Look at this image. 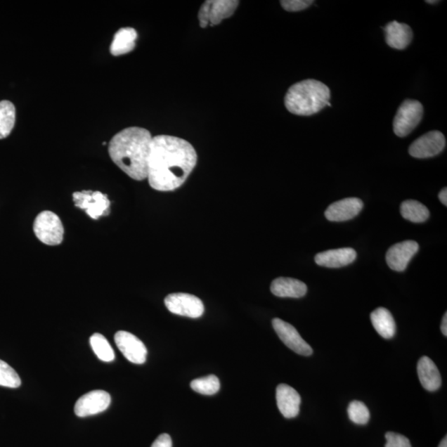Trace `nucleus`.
Listing matches in <instances>:
<instances>
[{
	"label": "nucleus",
	"mask_w": 447,
	"mask_h": 447,
	"mask_svg": "<svg viewBox=\"0 0 447 447\" xmlns=\"http://www.w3.org/2000/svg\"><path fill=\"white\" fill-rule=\"evenodd\" d=\"M372 327L382 337L391 339L396 333V323L392 314L384 307H379L370 315Z\"/></svg>",
	"instance_id": "obj_21"
},
{
	"label": "nucleus",
	"mask_w": 447,
	"mask_h": 447,
	"mask_svg": "<svg viewBox=\"0 0 447 447\" xmlns=\"http://www.w3.org/2000/svg\"><path fill=\"white\" fill-rule=\"evenodd\" d=\"M34 231L41 243L55 246L62 243L64 227L60 219L49 211L41 212L35 219Z\"/></svg>",
	"instance_id": "obj_4"
},
{
	"label": "nucleus",
	"mask_w": 447,
	"mask_h": 447,
	"mask_svg": "<svg viewBox=\"0 0 447 447\" xmlns=\"http://www.w3.org/2000/svg\"><path fill=\"white\" fill-rule=\"evenodd\" d=\"M151 447H172V441L169 434H162L153 442Z\"/></svg>",
	"instance_id": "obj_30"
},
{
	"label": "nucleus",
	"mask_w": 447,
	"mask_h": 447,
	"mask_svg": "<svg viewBox=\"0 0 447 447\" xmlns=\"http://www.w3.org/2000/svg\"><path fill=\"white\" fill-rule=\"evenodd\" d=\"M90 343L93 351L95 352L101 361L111 362L115 360V356L113 348L111 347L104 335L99 333L92 335Z\"/></svg>",
	"instance_id": "obj_24"
},
{
	"label": "nucleus",
	"mask_w": 447,
	"mask_h": 447,
	"mask_svg": "<svg viewBox=\"0 0 447 447\" xmlns=\"http://www.w3.org/2000/svg\"><path fill=\"white\" fill-rule=\"evenodd\" d=\"M363 207H364V203L361 199L346 198L330 205L325 212V216L330 221H346L358 216Z\"/></svg>",
	"instance_id": "obj_14"
},
{
	"label": "nucleus",
	"mask_w": 447,
	"mask_h": 447,
	"mask_svg": "<svg viewBox=\"0 0 447 447\" xmlns=\"http://www.w3.org/2000/svg\"><path fill=\"white\" fill-rule=\"evenodd\" d=\"M273 295L279 297L300 298L306 294L307 287L304 282L291 278H278L270 287Z\"/></svg>",
	"instance_id": "obj_19"
},
{
	"label": "nucleus",
	"mask_w": 447,
	"mask_h": 447,
	"mask_svg": "<svg viewBox=\"0 0 447 447\" xmlns=\"http://www.w3.org/2000/svg\"><path fill=\"white\" fill-rule=\"evenodd\" d=\"M426 3H428V4H434V3H439V1H436V0H435V1H426Z\"/></svg>",
	"instance_id": "obj_34"
},
{
	"label": "nucleus",
	"mask_w": 447,
	"mask_h": 447,
	"mask_svg": "<svg viewBox=\"0 0 447 447\" xmlns=\"http://www.w3.org/2000/svg\"><path fill=\"white\" fill-rule=\"evenodd\" d=\"M330 91L324 83L309 79L297 82L288 89L284 103L290 113L310 116L318 113L330 103Z\"/></svg>",
	"instance_id": "obj_3"
},
{
	"label": "nucleus",
	"mask_w": 447,
	"mask_h": 447,
	"mask_svg": "<svg viewBox=\"0 0 447 447\" xmlns=\"http://www.w3.org/2000/svg\"><path fill=\"white\" fill-rule=\"evenodd\" d=\"M20 385L21 380L17 372L6 362L0 360V386L17 389Z\"/></svg>",
	"instance_id": "obj_27"
},
{
	"label": "nucleus",
	"mask_w": 447,
	"mask_h": 447,
	"mask_svg": "<svg viewBox=\"0 0 447 447\" xmlns=\"http://www.w3.org/2000/svg\"><path fill=\"white\" fill-rule=\"evenodd\" d=\"M16 120L15 106L8 101H0V139L11 134Z\"/></svg>",
	"instance_id": "obj_23"
},
{
	"label": "nucleus",
	"mask_w": 447,
	"mask_h": 447,
	"mask_svg": "<svg viewBox=\"0 0 447 447\" xmlns=\"http://www.w3.org/2000/svg\"><path fill=\"white\" fill-rule=\"evenodd\" d=\"M190 385L195 392L204 395L216 394L221 388L220 380L215 375L194 380Z\"/></svg>",
	"instance_id": "obj_25"
},
{
	"label": "nucleus",
	"mask_w": 447,
	"mask_h": 447,
	"mask_svg": "<svg viewBox=\"0 0 447 447\" xmlns=\"http://www.w3.org/2000/svg\"><path fill=\"white\" fill-rule=\"evenodd\" d=\"M386 43L390 48L403 50L411 44L413 34L411 27L406 23L393 21L384 27Z\"/></svg>",
	"instance_id": "obj_17"
},
{
	"label": "nucleus",
	"mask_w": 447,
	"mask_h": 447,
	"mask_svg": "<svg viewBox=\"0 0 447 447\" xmlns=\"http://www.w3.org/2000/svg\"><path fill=\"white\" fill-rule=\"evenodd\" d=\"M423 106L413 100L404 101L394 119V131L399 137H406L417 127L423 117Z\"/></svg>",
	"instance_id": "obj_5"
},
{
	"label": "nucleus",
	"mask_w": 447,
	"mask_h": 447,
	"mask_svg": "<svg viewBox=\"0 0 447 447\" xmlns=\"http://www.w3.org/2000/svg\"><path fill=\"white\" fill-rule=\"evenodd\" d=\"M240 1L236 0H209L205 2L198 13L200 26L207 27L217 25L226 18L234 15Z\"/></svg>",
	"instance_id": "obj_6"
},
{
	"label": "nucleus",
	"mask_w": 447,
	"mask_h": 447,
	"mask_svg": "<svg viewBox=\"0 0 447 447\" xmlns=\"http://www.w3.org/2000/svg\"><path fill=\"white\" fill-rule=\"evenodd\" d=\"M441 330L442 334L447 337V314L445 313L443 318H442V323L441 325Z\"/></svg>",
	"instance_id": "obj_32"
},
{
	"label": "nucleus",
	"mask_w": 447,
	"mask_h": 447,
	"mask_svg": "<svg viewBox=\"0 0 447 447\" xmlns=\"http://www.w3.org/2000/svg\"><path fill=\"white\" fill-rule=\"evenodd\" d=\"M400 212L404 219L413 223L425 222L430 216L429 209L425 205L413 200L403 202Z\"/></svg>",
	"instance_id": "obj_22"
},
{
	"label": "nucleus",
	"mask_w": 447,
	"mask_h": 447,
	"mask_svg": "<svg viewBox=\"0 0 447 447\" xmlns=\"http://www.w3.org/2000/svg\"><path fill=\"white\" fill-rule=\"evenodd\" d=\"M419 245L416 241L400 242L391 247L386 254V262L389 267L397 272H403L407 268L410 261L418 252Z\"/></svg>",
	"instance_id": "obj_13"
},
{
	"label": "nucleus",
	"mask_w": 447,
	"mask_h": 447,
	"mask_svg": "<svg viewBox=\"0 0 447 447\" xmlns=\"http://www.w3.org/2000/svg\"><path fill=\"white\" fill-rule=\"evenodd\" d=\"M138 34L132 27H123L115 34L113 41L110 46V53L113 56L127 54L134 49L136 46Z\"/></svg>",
	"instance_id": "obj_20"
},
{
	"label": "nucleus",
	"mask_w": 447,
	"mask_h": 447,
	"mask_svg": "<svg viewBox=\"0 0 447 447\" xmlns=\"http://www.w3.org/2000/svg\"><path fill=\"white\" fill-rule=\"evenodd\" d=\"M348 415L351 420L358 425H366L370 417L369 408L361 401H353L349 405Z\"/></svg>",
	"instance_id": "obj_26"
},
{
	"label": "nucleus",
	"mask_w": 447,
	"mask_h": 447,
	"mask_svg": "<svg viewBox=\"0 0 447 447\" xmlns=\"http://www.w3.org/2000/svg\"><path fill=\"white\" fill-rule=\"evenodd\" d=\"M356 257V250L351 248L330 250L316 254L315 262L319 266L337 268L352 264Z\"/></svg>",
	"instance_id": "obj_16"
},
{
	"label": "nucleus",
	"mask_w": 447,
	"mask_h": 447,
	"mask_svg": "<svg viewBox=\"0 0 447 447\" xmlns=\"http://www.w3.org/2000/svg\"><path fill=\"white\" fill-rule=\"evenodd\" d=\"M385 439V447H412L407 437L399 433L387 432Z\"/></svg>",
	"instance_id": "obj_28"
},
{
	"label": "nucleus",
	"mask_w": 447,
	"mask_h": 447,
	"mask_svg": "<svg viewBox=\"0 0 447 447\" xmlns=\"http://www.w3.org/2000/svg\"><path fill=\"white\" fill-rule=\"evenodd\" d=\"M272 324L278 337L292 351L301 356L313 355V348L302 339L293 325L279 318H274Z\"/></svg>",
	"instance_id": "obj_10"
},
{
	"label": "nucleus",
	"mask_w": 447,
	"mask_h": 447,
	"mask_svg": "<svg viewBox=\"0 0 447 447\" xmlns=\"http://www.w3.org/2000/svg\"><path fill=\"white\" fill-rule=\"evenodd\" d=\"M152 139L146 129L130 127L121 130L110 142V157L129 178L146 179Z\"/></svg>",
	"instance_id": "obj_2"
},
{
	"label": "nucleus",
	"mask_w": 447,
	"mask_h": 447,
	"mask_svg": "<svg viewBox=\"0 0 447 447\" xmlns=\"http://www.w3.org/2000/svg\"><path fill=\"white\" fill-rule=\"evenodd\" d=\"M417 375L422 387L426 390L434 392L441 387L440 372L429 357L423 356L418 361Z\"/></svg>",
	"instance_id": "obj_18"
},
{
	"label": "nucleus",
	"mask_w": 447,
	"mask_h": 447,
	"mask_svg": "<svg viewBox=\"0 0 447 447\" xmlns=\"http://www.w3.org/2000/svg\"><path fill=\"white\" fill-rule=\"evenodd\" d=\"M446 141L444 134L433 130L416 139L410 145L409 155L416 158H429L439 155L444 150Z\"/></svg>",
	"instance_id": "obj_9"
},
{
	"label": "nucleus",
	"mask_w": 447,
	"mask_h": 447,
	"mask_svg": "<svg viewBox=\"0 0 447 447\" xmlns=\"http://www.w3.org/2000/svg\"><path fill=\"white\" fill-rule=\"evenodd\" d=\"M197 162V152L185 139L169 135L153 137L148 158V183L160 192L178 189L192 174Z\"/></svg>",
	"instance_id": "obj_1"
},
{
	"label": "nucleus",
	"mask_w": 447,
	"mask_h": 447,
	"mask_svg": "<svg viewBox=\"0 0 447 447\" xmlns=\"http://www.w3.org/2000/svg\"><path fill=\"white\" fill-rule=\"evenodd\" d=\"M115 342L129 361L138 365H142L146 361L147 348L134 335L119 330L115 335Z\"/></svg>",
	"instance_id": "obj_12"
},
{
	"label": "nucleus",
	"mask_w": 447,
	"mask_h": 447,
	"mask_svg": "<svg viewBox=\"0 0 447 447\" xmlns=\"http://www.w3.org/2000/svg\"><path fill=\"white\" fill-rule=\"evenodd\" d=\"M439 447H447V439H446V436H445V439L441 441V443H440Z\"/></svg>",
	"instance_id": "obj_33"
},
{
	"label": "nucleus",
	"mask_w": 447,
	"mask_h": 447,
	"mask_svg": "<svg viewBox=\"0 0 447 447\" xmlns=\"http://www.w3.org/2000/svg\"><path fill=\"white\" fill-rule=\"evenodd\" d=\"M72 197L74 206L84 209L94 220L110 214V202L104 193L88 190L74 193Z\"/></svg>",
	"instance_id": "obj_7"
},
{
	"label": "nucleus",
	"mask_w": 447,
	"mask_h": 447,
	"mask_svg": "<svg viewBox=\"0 0 447 447\" xmlns=\"http://www.w3.org/2000/svg\"><path fill=\"white\" fill-rule=\"evenodd\" d=\"M280 3L286 11L298 12L309 8L314 1L313 0H283Z\"/></svg>",
	"instance_id": "obj_29"
},
{
	"label": "nucleus",
	"mask_w": 447,
	"mask_h": 447,
	"mask_svg": "<svg viewBox=\"0 0 447 447\" xmlns=\"http://www.w3.org/2000/svg\"><path fill=\"white\" fill-rule=\"evenodd\" d=\"M110 403L111 397L108 393L104 390H94L77 400L74 412L79 417L96 415L105 411Z\"/></svg>",
	"instance_id": "obj_11"
},
{
	"label": "nucleus",
	"mask_w": 447,
	"mask_h": 447,
	"mask_svg": "<svg viewBox=\"0 0 447 447\" xmlns=\"http://www.w3.org/2000/svg\"><path fill=\"white\" fill-rule=\"evenodd\" d=\"M439 200L445 207L447 206V189L446 188L442 189L439 193Z\"/></svg>",
	"instance_id": "obj_31"
},
{
	"label": "nucleus",
	"mask_w": 447,
	"mask_h": 447,
	"mask_svg": "<svg viewBox=\"0 0 447 447\" xmlns=\"http://www.w3.org/2000/svg\"><path fill=\"white\" fill-rule=\"evenodd\" d=\"M276 400L279 411L284 417L293 418L299 414L301 397L291 386L279 384L276 390Z\"/></svg>",
	"instance_id": "obj_15"
},
{
	"label": "nucleus",
	"mask_w": 447,
	"mask_h": 447,
	"mask_svg": "<svg viewBox=\"0 0 447 447\" xmlns=\"http://www.w3.org/2000/svg\"><path fill=\"white\" fill-rule=\"evenodd\" d=\"M164 302L170 313L190 318H201L205 311L202 301L188 293H172L167 296Z\"/></svg>",
	"instance_id": "obj_8"
}]
</instances>
